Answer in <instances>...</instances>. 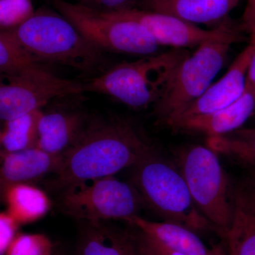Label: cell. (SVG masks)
Segmentation results:
<instances>
[{"label":"cell","mask_w":255,"mask_h":255,"mask_svg":"<svg viewBox=\"0 0 255 255\" xmlns=\"http://www.w3.org/2000/svg\"><path fill=\"white\" fill-rule=\"evenodd\" d=\"M155 147L132 119L90 117L78 140L64 154L59 170L47 187L60 195L86 183L112 177L131 168Z\"/></svg>","instance_id":"obj_1"},{"label":"cell","mask_w":255,"mask_h":255,"mask_svg":"<svg viewBox=\"0 0 255 255\" xmlns=\"http://www.w3.org/2000/svg\"><path fill=\"white\" fill-rule=\"evenodd\" d=\"M130 183L148 208L166 222L195 232L214 229L196 207L175 161L155 147L132 167Z\"/></svg>","instance_id":"obj_2"},{"label":"cell","mask_w":255,"mask_h":255,"mask_svg":"<svg viewBox=\"0 0 255 255\" xmlns=\"http://www.w3.org/2000/svg\"><path fill=\"white\" fill-rule=\"evenodd\" d=\"M189 54L187 49L172 48L118 64L84 82L85 92L110 96L135 110L153 107L167 91L179 65Z\"/></svg>","instance_id":"obj_3"},{"label":"cell","mask_w":255,"mask_h":255,"mask_svg":"<svg viewBox=\"0 0 255 255\" xmlns=\"http://www.w3.org/2000/svg\"><path fill=\"white\" fill-rule=\"evenodd\" d=\"M11 31L25 48L45 63L66 65L85 73L100 72L107 63L105 52L58 12L39 10Z\"/></svg>","instance_id":"obj_4"},{"label":"cell","mask_w":255,"mask_h":255,"mask_svg":"<svg viewBox=\"0 0 255 255\" xmlns=\"http://www.w3.org/2000/svg\"><path fill=\"white\" fill-rule=\"evenodd\" d=\"M174 159L196 207L225 238L233 219L235 186L217 152L208 145L192 144L178 148Z\"/></svg>","instance_id":"obj_5"},{"label":"cell","mask_w":255,"mask_h":255,"mask_svg":"<svg viewBox=\"0 0 255 255\" xmlns=\"http://www.w3.org/2000/svg\"><path fill=\"white\" fill-rule=\"evenodd\" d=\"M55 10L105 52L140 55L157 54L161 46L140 23L81 3L51 0Z\"/></svg>","instance_id":"obj_6"},{"label":"cell","mask_w":255,"mask_h":255,"mask_svg":"<svg viewBox=\"0 0 255 255\" xmlns=\"http://www.w3.org/2000/svg\"><path fill=\"white\" fill-rule=\"evenodd\" d=\"M246 36L215 38L200 45L178 67L167 91L153 107L159 123L179 113L209 88L227 60L230 48Z\"/></svg>","instance_id":"obj_7"},{"label":"cell","mask_w":255,"mask_h":255,"mask_svg":"<svg viewBox=\"0 0 255 255\" xmlns=\"http://www.w3.org/2000/svg\"><path fill=\"white\" fill-rule=\"evenodd\" d=\"M58 209L63 214L88 222L122 220L128 223L145 208L130 182L112 176L82 184L60 194Z\"/></svg>","instance_id":"obj_8"},{"label":"cell","mask_w":255,"mask_h":255,"mask_svg":"<svg viewBox=\"0 0 255 255\" xmlns=\"http://www.w3.org/2000/svg\"><path fill=\"white\" fill-rule=\"evenodd\" d=\"M85 92L84 82L60 77L10 78L1 76L0 118L3 122L42 110L54 100Z\"/></svg>","instance_id":"obj_9"},{"label":"cell","mask_w":255,"mask_h":255,"mask_svg":"<svg viewBox=\"0 0 255 255\" xmlns=\"http://www.w3.org/2000/svg\"><path fill=\"white\" fill-rule=\"evenodd\" d=\"M142 25L161 46L187 49L197 48L210 40L228 37L244 36L241 26L229 20L211 29H203L196 25L170 15L132 7L113 11Z\"/></svg>","instance_id":"obj_10"},{"label":"cell","mask_w":255,"mask_h":255,"mask_svg":"<svg viewBox=\"0 0 255 255\" xmlns=\"http://www.w3.org/2000/svg\"><path fill=\"white\" fill-rule=\"evenodd\" d=\"M255 53V35L251 36L249 44L238 55L222 78L213 83L197 100L160 124L213 113L236 102L246 92L247 74Z\"/></svg>","instance_id":"obj_11"},{"label":"cell","mask_w":255,"mask_h":255,"mask_svg":"<svg viewBox=\"0 0 255 255\" xmlns=\"http://www.w3.org/2000/svg\"><path fill=\"white\" fill-rule=\"evenodd\" d=\"M255 114V95L246 90L236 102L213 113L169 120L162 124L175 131L197 132L207 137L221 136L241 128Z\"/></svg>","instance_id":"obj_12"},{"label":"cell","mask_w":255,"mask_h":255,"mask_svg":"<svg viewBox=\"0 0 255 255\" xmlns=\"http://www.w3.org/2000/svg\"><path fill=\"white\" fill-rule=\"evenodd\" d=\"M90 119L80 107L69 105L43 111L37 147L53 155H63L78 140Z\"/></svg>","instance_id":"obj_13"},{"label":"cell","mask_w":255,"mask_h":255,"mask_svg":"<svg viewBox=\"0 0 255 255\" xmlns=\"http://www.w3.org/2000/svg\"><path fill=\"white\" fill-rule=\"evenodd\" d=\"M63 155H56L31 147L16 152L1 151L0 187L1 195L16 184H32L59 170Z\"/></svg>","instance_id":"obj_14"},{"label":"cell","mask_w":255,"mask_h":255,"mask_svg":"<svg viewBox=\"0 0 255 255\" xmlns=\"http://www.w3.org/2000/svg\"><path fill=\"white\" fill-rule=\"evenodd\" d=\"M241 0H140L142 9L170 15L192 24L217 27Z\"/></svg>","instance_id":"obj_15"},{"label":"cell","mask_w":255,"mask_h":255,"mask_svg":"<svg viewBox=\"0 0 255 255\" xmlns=\"http://www.w3.org/2000/svg\"><path fill=\"white\" fill-rule=\"evenodd\" d=\"M77 255H145L135 232L123 231L104 221H83Z\"/></svg>","instance_id":"obj_16"},{"label":"cell","mask_w":255,"mask_h":255,"mask_svg":"<svg viewBox=\"0 0 255 255\" xmlns=\"http://www.w3.org/2000/svg\"><path fill=\"white\" fill-rule=\"evenodd\" d=\"M225 238L228 255H255V185L251 179L235 186L233 219Z\"/></svg>","instance_id":"obj_17"},{"label":"cell","mask_w":255,"mask_h":255,"mask_svg":"<svg viewBox=\"0 0 255 255\" xmlns=\"http://www.w3.org/2000/svg\"><path fill=\"white\" fill-rule=\"evenodd\" d=\"M132 227L167 248L185 255H228L221 247L209 248L195 231L175 223L153 222L135 216L128 222Z\"/></svg>","instance_id":"obj_18"},{"label":"cell","mask_w":255,"mask_h":255,"mask_svg":"<svg viewBox=\"0 0 255 255\" xmlns=\"http://www.w3.org/2000/svg\"><path fill=\"white\" fill-rule=\"evenodd\" d=\"M20 43L11 30L0 32V73L10 78H46L55 74Z\"/></svg>","instance_id":"obj_19"},{"label":"cell","mask_w":255,"mask_h":255,"mask_svg":"<svg viewBox=\"0 0 255 255\" xmlns=\"http://www.w3.org/2000/svg\"><path fill=\"white\" fill-rule=\"evenodd\" d=\"M7 204L6 212L19 224L41 219L50 209V201L44 191L32 184H16L2 195Z\"/></svg>","instance_id":"obj_20"},{"label":"cell","mask_w":255,"mask_h":255,"mask_svg":"<svg viewBox=\"0 0 255 255\" xmlns=\"http://www.w3.org/2000/svg\"><path fill=\"white\" fill-rule=\"evenodd\" d=\"M43 110L4 122L0 134L1 151L16 152L37 147L38 125Z\"/></svg>","instance_id":"obj_21"},{"label":"cell","mask_w":255,"mask_h":255,"mask_svg":"<svg viewBox=\"0 0 255 255\" xmlns=\"http://www.w3.org/2000/svg\"><path fill=\"white\" fill-rule=\"evenodd\" d=\"M207 145L218 154L232 157L255 168V128L207 138Z\"/></svg>","instance_id":"obj_22"},{"label":"cell","mask_w":255,"mask_h":255,"mask_svg":"<svg viewBox=\"0 0 255 255\" xmlns=\"http://www.w3.org/2000/svg\"><path fill=\"white\" fill-rule=\"evenodd\" d=\"M35 13L32 0H0L1 31L19 27Z\"/></svg>","instance_id":"obj_23"},{"label":"cell","mask_w":255,"mask_h":255,"mask_svg":"<svg viewBox=\"0 0 255 255\" xmlns=\"http://www.w3.org/2000/svg\"><path fill=\"white\" fill-rule=\"evenodd\" d=\"M51 247L41 236H20L10 246L9 255H50Z\"/></svg>","instance_id":"obj_24"},{"label":"cell","mask_w":255,"mask_h":255,"mask_svg":"<svg viewBox=\"0 0 255 255\" xmlns=\"http://www.w3.org/2000/svg\"><path fill=\"white\" fill-rule=\"evenodd\" d=\"M135 234L140 249L145 255H185L167 248L138 230L136 229Z\"/></svg>","instance_id":"obj_25"},{"label":"cell","mask_w":255,"mask_h":255,"mask_svg":"<svg viewBox=\"0 0 255 255\" xmlns=\"http://www.w3.org/2000/svg\"><path fill=\"white\" fill-rule=\"evenodd\" d=\"M19 223L7 212L0 215V231H1V254L4 253L12 243L15 232Z\"/></svg>","instance_id":"obj_26"},{"label":"cell","mask_w":255,"mask_h":255,"mask_svg":"<svg viewBox=\"0 0 255 255\" xmlns=\"http://www.w3.org/2000/svg\"><path fill=\"white\" fill-rule=\"evenodd\" d=\"M78 3L102 11H113L133 6L134 0H76Z\"/></svg>","instance_id":"obj_27"},{"label":"cell","mask_w":255,"mask_h":255,"mask_svg":"<svg viewBox=\"0 0 255 255\" xmlns=\"http://www.w3.org/2000/svg\"><path fill=\"white\" fill-rule=\"evenodd\" d=\"M241 28L251 36L255 35V0H247L242 18Z\"/></svg>","instance_id":"obj_28"},{"label":"cell","mask_w":255,"mask_h":255,"mask_svg":"<svg viewBox=\"0 0 255 255\" xmlns=\"http://www.w3.org/2000/svg\"><path fill=\"white\" fill-rule=\"evenodd\" d=\"M246 90L255 95V53L252 58L246 78Z\"/></svg>","instance_id":"obj_29"},{"label":"cell","mask_w":255,"mask_h":255,"mask_svg":"<svg viewBox=\"0 0 255 255\" xmlns=\"http://www.w3.org/2000/svg\"><path fill=\"white\" fill-rule=\"evenodd\" d=\"M252 170H253V172H252L251 180L253 181L255 185V168H253Z\"/></svg>","instance_id":"obj_30"},{"label":"cell","mask_w":255,"mask_h":255,"mask_svg":"<svg viewBox=\"0 0 255 255\" xmlns=\"http://www.w3.org/2000/svg\"><path fill=\"white\" fill-rule=\"evenodd\" d=\"M50 255H59L55 254H55H54V253H50Z\"/></svg>","instance_id":"obj_31"}]
</instances>
